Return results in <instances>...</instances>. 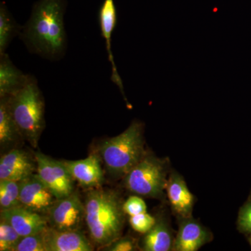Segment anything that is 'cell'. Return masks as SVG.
I'll return each instance as SVG.
<instances>
[{"label": "cell", "mask_w": 251, "mask_h": 251, "mask_svg": "<svg viewBox=\"0 0 251 251\" xmlns=\"http://www.w3.org/2000/svg\"><path fill=\"white\" fill-rule=\"evenodd\" d=\"M66 0H39L19 38L32 54L50 61L65 55L67 36L64 25Z\"/></svg>", "instance_id": "obj_1"}, {"label": "cell", "mask_w": 251, "mask_h": 251, "mask_svg": "<svg viewBox=\"0 0 251 251\" xmlns=\"http://www.w3.org/2000/svg\"><path fill=\"white\" fill-rule=\"evenodd\" d=\"M84 204L85 223L96 245L103 248L120 237L125 213L115 191L94 188L87 193Z\"/></svg>", "instance_id": "obj_2"}, {"label": "cell", "mask_w": 251, "mask_h": 251, "mask_svg": "<svg viewBox=\"0 0 251 251\" xmlns=\"http://www.w3.org/2000/svg\"><path fill=\"white\" fill-rule=\"evenodd\" d=\"M6 97L20 135L35 148L45 126V101L36 77L28 74L25 85Z\"/></svg>", "instance_id": "obj_3"}, {"label": "cell", "mask_w": 251, "mask_h": 251, "mask_svg": "<svg viewBox=\"0 0 251 251\" xmlns=\"http://www.w3.org/2000/svg\"><path fill=\"white\" fill-rule=\"evenodd\" d=\"M99 154L114 176H125L145 156L143 126L134 121L121 134L104 140Z\"/></svg>", "instance_id": "obj_4"}, {"label": "cell", "mask_w": 251, "mask_h": 251, "mask_svg": "<svg viewBox=\"0 0 251 251\" xmlns=\"http://www.w3.org/2000/svg\"><path fill=\"white\" fill-rule=\"evenodd\" d=\"M167 182L164 163L154 157L145 156L125 175L127 189L147 197H160Z\"/></svg>", "instance_id": "obj_5"}, {"label": "cell", "mask_w": 251, "mask_h": 251, "mask_svg": "<svg viewBox=\"0 0 251 251\" xmlns=\"http://www.w3.org/2000/svg\"><path fill=\"white\" fill-rule=\"evenodd\" d=\"M38 176L49 188L56 199L74 193V179L63 161H57L42 153H34Z\"/></svg>", "instance_id": "obj_6"}, {"label": "cell", "mask_w": 251, "mask_h": 251, "mask_svg": "<svg viewBox=\"0 0 251 251\" xmlns=\"http://www.w3.org/2000/svg\"><path fill=\"white\" fill-rule=\"evenodd\" d=\"M50 227L59 231L78 230L85 218V204L77 193L56 199L48 211Z\"/></svg>", "instance_id": "obj_7"}, {"label": "cell", "mask_w": 251, "mask_h": 251, "mask_svg": "<svg viewBox=\"0 0 251 251\" xmlns=\"http://www.w3.org/2000/svg\"><path fill=\"white\" fill-rule=\"evenodd\" d=\"M21 205L39 213L48 212L56 198L37 174L19 181Z\"/></svg>", "instance_id": "obj_8"}, {"label": "cell", "mask_w": 251, "mask_h": 251, "mask_svg": "<svg viewBox=\"0 0 251 251\" xmlns=\"http://www.w3.org/2000/svg\"><path fill=\"white\" fill-rule=\"evenodd\" d=\"M0 219L9 223L22 237L41 233L49 222L41 213L22 205L0 211Z\"/></svg>", "instance_id": "obj_9"}, {"label": "cell", "mask_w": 251, "mask_h": 251, "mask_svg": "<svg viewBox=\"0 0 251 251\" xmlns=\"http://www.w3.org/2000/svg\"><path fill=\"white\" fill-rule=\"evenodd\" d=\"M46 251H92L93 247L78 230L59 231L48 226L42 232Z\"/></svg>", "instance_id": "obj_10"}, {"label": "cell", "mask_w": 251, "mask_h": 251, "mask_svg": "<svg viewBox=\"0 0 251 251\" xmlns=\"http://www.w3.org/2000/svg\"><path fill=\"white\" fill-rule=\"evenodd\" d=\"M35 171L36 160L23 150H12L0 159V180L21 181Z\"/></svg>", "instance_id": "obj_11"}, {"label": "cell", "mask_w": 251, "mask_h": 251, "mask_svg": "<svg viewBox=\"0 0 251 251\" xmlns=\"http://www.w3.org/2000/svg\"><path fill=\"white\" fill-rule=\"evenodd\" d=\"M64 166L74 180L85 188H98L103 183L104 174L100 160L96 155H90L78 161H64Z\"/></svg>", "instance_id": "obj_12"}, {"label": "cell", "mask_w": 251, "mask_h": 251, "mask_svg": "<svg viewBox=\"0 0 251 251\" xmlns=\"http://www.w3.org/2000/svg\"><path fill=\"white\" fill-rule=\"evenodd\" d=\"M117 21V9L114 0H104L99 11V22L100 25L101 35L105 41L108 59L111 63L112 75L111 80L119 87L125 100V92H124L123 83L121 77L117 72V67L114 60L113 54L111 50V38L114 29L116 27Z\"/></svg>", "instance_id": "obj_13"}, {"label": "cell", "mask_w": 251, "mask_h": 251, "mask_svg": "<svg viewBox=\"0 0 251 251\" xmlns=\"http://www.w3.org/2000/svg\"><path fill=\"white\" fill-rule=\"evenodd\" d=\"M168 199L174 210L187 219L192 212L194 198L179 175H172L166 185Z\"/></svg>", "instance_id": "obj_14"}, {"label": "cell", "mask_w": 251, "mask_h": 251, "mask_svg": "<svg viewBox=\"0 0 251 251\" xmlns=\"http://www.w3.org/2000/svg\"><path fill=\"white\" fill-rule=\"evenodd\" d=\"M28 74L18 69L6 52L0 54V98L18 92L27 80Z\"/></svg>", "instance_id": "obj_15"}, {"label": "cell", "mask_w": 251, "mask_h": 251, "mask_svg": "<svg viewBox=\"0 0 251 251\" xmlns=\"http://www.w3.org/2000/svg\"><path fill=\"white\" fill-rule=\"evenodd\" d=\"M207 239L208 234L201 225L193 220H185L180 225L175 249L178 251H198Z\"/></svg>", "instance_id": "obj_16"}, {"label": "cell", "mask_w": 251, "mask_h": 251, "mask_svg": "<svg viewBox=\"0 0 251 251\" xmlns=\"http://www.w3.org/2000/svg\"><path fill=\"white\" fill-rule=\"evenodd\" d=\"M23 26L20 25L9 12L4 2L0 5V54L5 53L11 41L19 36Z\"/></svg>", "instance_id": "obj_17"}, {"label": "cell", "mask_w": 251, "mask_h": 251, "mask_svg": "<svg viewBox=\"0 0 251 251\" xmlns=\"http://www.w3.org/2000/svg\"><path fill=\"white\" fill-rule=\"evenodd\" d=\"M172 245L171 234L166 225L156 223L151 230L145 234L143 249L145 251H168Z\"/></svg>", "instance_id": "obj_18"}, {"label": "cell", "mask_w": 251, "mask_h": 251, "mask_svg": "<svg viewBox=\"0 0 251 251\" xmlns=\"http://www.w3.org/2000/svg\"><path fill=\"white\" fill-rule=\"evenodd\" d=\"M20 135L10 110L7 97L0 98V144L1 146L14 141Z\"/></svg>", "instance_id": "obj_19"}, {"label": "cell", "mask_w": 251, "mask_h": 251, "mask_svg": "<svg viewBox=\"0 0 251 251\" xmlns=\"http://www.w3.org/2000/svg\"><path fill=\"white\" fill-rule=\"evenodd\" d=\"M19 181L0 180V209L1 211L21 206Z\"/></svg>", "instance_id": "obj_20"}, {"label": "cell", "mask_w": 251, "mask_h": 251, "mask_svg": "<svg viewBox=\"0 0 251 251\" xmlns=\"http://www.w3.org/2000/svg\"><path fill=\"white\" fill-rule=\"evenodd\" d=\"M0 221V251H12L22 237L9 223Z\"/></svg>", "instance_id": "obj_21"}, {"label": "cell", "mask_w": 251, "mask_h": 251, "mask_svg": "<svg viewBox=\"0 0 251 251\" xmlns=\"http://www.w3.org/2000/svg\"><path fill=\"white\" fill-rule=\"evenodd\" d=\"M42 232L21 237L12 251H46Z\"/></svg>", "instance_id": "obj_22"}, {"label": "cell", "mask_w": 251, "mask_h": 251, "mask_svg": "<svg viewBox=\"0 0 251 251\" xmlns=\"http://www.w3.org/2000/svg\"><path fill=\"white\" fill-rule=\"evenodd\" d=\"M129 223L132 228L139 233L146 234L156 224V220L147 212L130 216Z\"/></svg>", "instance_id": "obj_23"}, {"label": "cell", "mask_w": 251, "mask_h": 251, "mask_svg": "<svg viewBox=\"0 0 251 251\" xmlns=\"http://www.w3.org/2000/svg\"><path fill=\"white\" fill-rule=\"evenodd\" d=\"M123 210L129 216L138 215L147 212L146 203L138 196H133L123 203Z\"/></svg>", "instance_id": "obj_24"}, {"label": "cell", "mask_w": 251, "mask_h": 251, "mask_svg": "<svg viewBox=\"0 0 251 251\" xmlns=\"http://www.w3.org/2000/svg\"><path fill=\"white\" fill-rule=\"evenodd\" d=\"M135 243L128 237L119 238L111 244L103 248V250L108 251H131L135 249Z\"/></svg>", "instance_id": "obj_25"}, {"label": "cell", "mask_w": 251, "mask_h": 251, "mask_svg": "<svg viewBox=\"0 0 251 251\" xmlns=\"http://www.w3.org/2000/svg\"><path fill=\"white\" fill-rule=\"evenodd\" d=\"M239 226L244 232L251 233V202L243 206L239 212Z\"/></svg>", "instance_id": "obj_26"}]
</instances>
